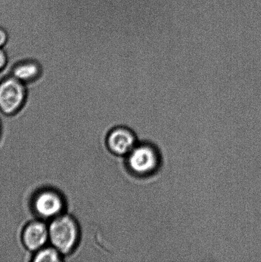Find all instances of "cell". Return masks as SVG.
<instances>
[{
    "mask_svg": "<svg viewBox=\"0 0 261 262\" xmlns=\"http://www.w3.org/2000/svg\"><path fill=\"white\" fill-rule=\"evenodd\" d=\"M48 227L51 245L63 256L73 252L79 238V228L76 220L63 213L51 220Z\"/></svg>",
    "mask_w": 261,
    "mask_h": 262,
    "instance_id": "obj_1",
    "label": "cell"
},
{
    "mask_svg": "<svg viewBox=\"0 0 261 262\" xmlns=\"http://www.w3.org/2000/svg\"><path fill=\"white\" fill-rule=\"evenodd\" d=\"M27 98L25 84L12 76L0 81V113L10 116L17 114Z\"/></svg>",
    "mask_w": 261,
    "mask_h": 262,
    "instance_id": "obj_2",
    "label": "cell"
},
{
    "mask_svg": "<svg viewBox=\"0 0 261 262\" xmlns=\"http://www.w3.org/2000/svg\"><path fill=\"white\" fill-rule=\"evenodd\" d=\"M126 157L128 168L138 176H150L154 173L160 165V159L158 150L148 144H137Z\"/></svg>",
    "mask_w": 261,
    "mask_h": 262,
    "instance_id": "obj_3",
    "label": "cell"
},
{
    "mask_svg": "<svg viewBox=\"0 0 261 262\" xmlns=\"http://www.w3.org/2000/svg\"><path fill=\"white\" fill-rule=\"evenodd\" d=\"M65 200L60 192L48 189L38 192L33 199V207L38 216L53 220L63 214Z\"/></svg>",
    "mask_w": 261,
    "mask_h": 262,
    "instance_id": "obj_4",
    "label": "cell"
},
{
    "mask_svg": "<svg viewBox=\"0 0 261 262\" xmlns=\"http://www.w3.org/2000/svg\"><path fill=\"white\" fill-rule=\"evenodd\" d=\"M136 139L131 127L118 125L107 133V146L114 155L127 156L137 145Z\"/></svg>",
    "mask_w": 261,
    "mask_h": 262,
    "instance_id": "obj_5",
    "label": "cell"
},
{
    "mask_svg": "<svg viewBox=\"0 0 261 262\" xmlns=\"http://www.w3.org/2000/svg\"><path fill=\"white\" fill-rule=\"evenodd\" d=\"M22 241L25 247L33 253L44 247L50 241L48 225L41 220L30 222L22 231Z\"/></svg>",
    "mask_w": 261,
    "mask_h": 262,
    "instance_id": "obj_6",
    "label": "cell"
},
{
    "mask_svg": "<svg viewBox=\"0 0 261 262\" xmlns=\"http://www.w3.org/2000/svg\"><path fill=\"white\" fill-rule=\"evenodd\" d=\"M42 69L39 64L34 60H25L15 64L10 76L22 83L28 84L39 78Z\"/></svg>",
    "mask_w": 261,
    "mask_h": 262,
    "instance_id": "obj_7",
    "label": "cell"
},
{
    "mask_svg": "<svg viewBox=\"0 0 261 262\" xmlns=\"http://www.w3.org/2000/svg\"><path fill=\"white\" fill-rule=\"evenodd\" d=\"M63 255L54 246H45L36 251L33 261L35 262H58L62 260Z\"/></svg>",
    "mask_w": 261,
    "mask_h": 262,
    "instance_id": "obj_8",
    "label": "cell"
},
{
    "mask_svg": "<svg viewBox=\"0 0 261 262\" xmlns=\"http://www.w3.org/2000/svg\"><path fill=\"white\" fill-rule=\"evenodd\" d=\"M8 56L5 49L0 48V79H2L6 78V76L4 73L5 69L6 68L8 64Z\"/></svg>",
    "mask_w": 261,
    "mask_h": 262,
    "instance_id": "obj_9",
    "label": "cell"
},
{
    "mask_svg": "<svg viewBox=\"0 0 261 262\" xmlns=\"http://www.w3.org/2000/svg\"><path fill=\"white\" fill-rule=\"evenodd\" d=\"M9 36L7 31L3 27H0V48H5L9 41Z\"/></svg>",
    "mask_w": 261,
    "mask_h": 262,
    "instance_id": "obj_10",
    "label": "cell"
},
{
    "mask_svg": "<svg viewBox=\"0 0 261 262\" xmlns=\"http://www.w3.org/2000/svg\"><path fill=\"white\" fill-rule=\"evenodd\" d=\"M2 122L1 120V118H0V134H1L2 129Z\"/></svg>",
    "mask_w": 261,
    "mask_h": 262,
    "instance_id": "obj_11",
    "label": "cell"
}]
</instances>
